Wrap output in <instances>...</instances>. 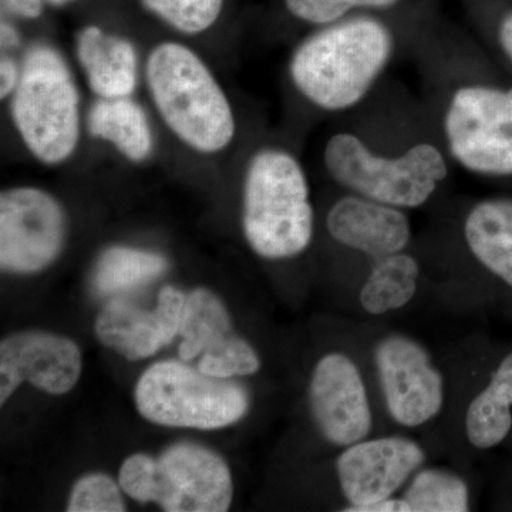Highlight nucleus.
Returning <instances> with one entry per match:
<instances>
[{"label": "nucleus", "mask_w": 512, "mask_h": 512, "mask_svg": "<svg viewBox=\"0 0 512 512\" xmlns=\"http://www.w3.org/2000/svg\"><path fill=\"white\" fill-rule=\"evenodd\" d=\"M261 367L258 353L237 335H231L217 348L202 353L198 369L208 376L231 379V377L251 376Z\"/></svg>", "instance_id": "nucleus-25"}, {"label": "nucleus", "mask_w": 512, "mask_h": 512, "mask_svg": "<svg viewBox=\"0 0 512 512\" xmlns=\"http://www.w3.org/2000/svg\"><path fill=\"white\" fill-rule=\"evenodd\" d=\"M326 225L339 244L376 259L403 252L412 237L409 218L402 208L357 194L335 202Z\"/></svg>", "instance_id": "nucleus-15"}, {"label": "nucleus", "mask_w": 512, "mask_h": 512, "mask_svg": "<svg viewBox=\"0 0 512 512\" xmlns=\"http://www.w3.org/2000/svg\"><path fill=\"white\" fill-rule=\"evenodd\" d=\"M444 130L461 167L481 175H512V89L460 87L448 104Z\"/></svg>", "instance_id": "nucleus-8"}, {"label": "nucleus", "mask_w": 512, "mask_h": 512, "mask_svg": "<svg viewBox=\"0 0 512 512\" xmlns=\"http://www.w3.org/2000/svg\"><path fill=\"white\" fill-rule=\"evenodd\" d=\"M464 237L477 261L512 288V200L477 204L467 215Z\"/></svg>", "instance_id": "nucleus-17"}, {"label": "nucleus", "mask_w": 512, "mask_h": 512, "mask_svg": "<svg viewBox=\"0 0 512 512\" xmlns=\"http://www.w3.org/2000/svg\"><path fill=\"white\" fill-rule=\"evenodd\" d=\"M394 52L392 32L376 19L335 23L302 42L289 73L306 100L319 109H352L365 99Z\"/></svg>", "instance_id": "nucleus-1"}, {"label": "nucleus", "mask_w": 512, "mask_h": 512, "mask_svg": "<svg viewBox=\"0 0 512 512\" xmlns=\"http://www.w3.org/2000/svg\"><path fill=\"white\" fill-rule=\"evenodd\" d=\"M0 43L2 49L12 50L20 45L19 32L10 23L2 22L0 26Z\"/></svg>", "instance_id": "nucleus-32"}, {"label": "nucleus", "mask_w": 512, "mask_h": 512, "mask_svg": "<svg viewBox=\"0 0 512 512\" xmlns=\"http://www.w3.org/2000/svg\"><path fill=\"white\" fill-rule=\"evenodd\" d=\"M419 276L420 265L412 255L397 252L383 256L360 291V305L370 315L397 311L416 295Z\"/></svg>", "instance_id": "nucleus-20"}, {"label": "nucleus", "mask_w": 512, "mask_h": 512, "mask_svg": "<svg viewBox=\"0 0 512 512\" xmlns=\"http://www.w3.org/2000/svg\"><path fill=\"white\" fill-rule=\"evenodd\" d=\"M333 180L362 197L417 208L446 180V158L436 146L419 143L399 157H382L352 133L330 137L323 153Z\"/></svg>", "instance_id": "nucleus-5"}, {"label": "nucleus", "mask_w": 512, "mask_h": 512, "mask_svg": "<svg viewBox=\"0 0 512 512\" xmlns=\"http://www.w3.org/2000/svg\"><path fill=\"white\" fill-rule=\"evenodd\" d=\"M498 39H500V45L512 64V10L501 20Z\"/></svg>", "instance_id": "nucleus-30"}, {"label": "nucleus", "mask_w": 512, "mask_h": 512, "mask_svg": "<svg viewBox=\"0 0 512 512\" xmlns=\"http://www.w3.org/2000/svg\"><path fill=\"white\" fill-rule=\"evenodd\" d=\"M167 271L163 256L143 249L113 247L97 261L93 286L100 295H117L150 284Z\"/></svg>", "instance_id": "nucleus-22"}, {"label": "nucleus", "mask_w": 512, "mask_h": 512, "mask_svg": "<svg viewBox=\"0 0 512 512\" xmlns=\"http://www.w3.org/2000/svg\"><path fill=\"white\" fill-rule=\"evenodd\" d=\"M87 128L93 137L113 144L134 163L147 160L153 151V131L146 111L130 97L97 100L90 109Z\"/></svg>", "instance_id": "nucleus-18"}, {"label": "nucleus", "mask_w": 512, "mask_h": 512, "mask_svg": "<svg viewBox=\"0 0 512 512\" xmlns=\"http://www.w3.org/2000/svg\"><path fill=\"white\" fill-rule=\"evenodd\" d=\"M512 353L495 370L491 382L471 402L467 410L466 430L477 448L498 446L512 426Z\"/></svg>", "instance_id": "nucleus-19"}, {"label": "nucleus", "mask_w": 512, "mask_h": 512, "mask_svg": "<svg viewBox=\"0 0 512 512\" xmlns=\"http://www.w3.org/2000/svg\"><path fill=\"white\" fill-rule=\"evenodd\" d=\"M119 480L138 503H156L167 512H224L232 501L227 463L195 444H177L158 458L134 454L121 466Z\"/></svg>", "instance_id": "nucleus-6"}, {"label": "nucleus", "mask_w": 512, "mask_h": 512, "mask_svg": "<svg viewBox=\"0 0 512 512\" xmlns=\"http://www.w3.org/2000/svg\"><path fill=\"white\" fill-rule=\"evenodd\" d=\"M20 77L18 64L13 62L10 57H2L0 62V97L10 96L16 90Z\"/></svg>", "instance_id": "nucleus-28"}, {"label": "nucleus", "mask_w": 512, "mask_h": 512, "mask_svg": "<svg viewBox=\"0 0 512 512\" xmlns=\"http://www.w3.org/2000/svg\"><path fill=\"white\" fill-rule=\"evenodd\" d=\"M185 301L187 296L173 286L161 289L156 311L121 299L111 301L96 320L97 338L128 360L147 359L180 335Z\"/></svg>", "instance_id": "nucleus-14"}, {"label": "nucleus", "mask_w": 512, "mask_h": 512, "mask_svg": "<svg viewBox=\"0 0 512 512\" xmlns=\"http://www.w3.org/2000/svg\"><path fill=\"white\" fill-rule=\"evenodd\" d=\"M403 498L410 512L468 511L467 484L444 470L420 471Z\"/></svg>", "instance_id": "nucleus-23"}, {"label": "nucleus", "mask_w": 512, "mask_h": 512, "mask_svg": "<svg viewBox=\"0 0 512 512\" xmlns=\"http://www.w3.org/2000/svg\"><path fill=\"white\" fill-rule=\"evenodd\" d=\"M10 111L20 138L40 163L62 164L73 156L80 138L79 92L56 49L36 45L26 53Z\"/></svg>", "instance_id": "nucleus-4"}, {"label": "nucleus", "mask_w": 512, "mask_h": 512, "mask_svg": "<svg viewBox=\"0 0 512 512\" xmlns=\"http://www.w3.org/2000/svg\"><path fill=\"white\" fill-rule=\"evenodd\" d=\"M400 0H285L286 8L296 19L313 25H329L352 9H386Z\"/></svg>", "instance_id": "nucleus-27"}, {"label": "nucleus", "mask_w": 512, "mask_h": 512, "mask_svg": "<svg viewBox=\"0 0 512 512\" xmlns=\"http://www.w3.org/2000/svg\"><path fill=\"white\" fill-rule=\"evenodd\" d=\"M66 237L59 202L39 188L19 187L0 195V266L35 274L55 262Z\"/></svg>", "instance_id": "nucleus-9"}, {"label": "nucleus", "mask_w": 512, "mask_h": 512, "mask_svg": "<svg viewBox=\"0 0 512 512\" xmlns=\"http://www.w3.org/2000/svg\"><path fill=\"white\" fill-rule=\"evenodd\" d=\"M313 417L323 436L349 447L369 436L372 412L365 383L353 360L330 353L319 360L311 382Z\"/></svg>", "instance_id": "nucleus-13"}, {"label": "nucleus", "mask_w": 512, "mask_h": 512, "mask_svg": "<svg viewBox=\"0 0 512 512\" xmlns=\"http://www.w3.org/2000/svg\"><path fill=\"white\" fill-rule=\"evenodd\" d=\"M76 56L99 99L130 97L137 84V53L130 40L87 26L76 35Z\"/></svg>", "instance_id": "nucleus-16"}, {"label": "nucleus", "mask_w": 512, "mask_h": 512, "mask_svg": "<svg viewBox=\"0 0 512 512\" xmlns=\"http://www.w3.org/2000/svg\"><path fill=\"white\" fill-rule=\"evenodd\" d=\"M359 512H410V507L404 501V498L394 500L390 497L379 501V503L369 505V507L362 508Z\"/></svg>", "instance_id": "nucleus-31"}, {"label": "nucleus", "mask_w": 512, "mask_h": 512, "mask_svg": "<svg viewBox=\"0 0 512 512\" xmlns=\"http://www.w3.org/2000/svg\"><path fill=\"white\" fill-rule=\"evenodd\" d=\"M69 512L126 511L119 484L106 474L93 473L80 478L70 494Z\"/></svg>", "instance_id": "nucleus-26"}, {"label": "nucleus", "mask_w": 512, "mask_h": 512, "mask_svg": "<svg viewBox=\"0 0 512 512\" xmlns=\"http://www.w3.org/2000/svg\"><path fill=\"white\" fill-rule=\"evenodd\" d=\"M82 373V353L72 340L55 333L19 332L0 343V404L23 382L50 394H64Z\"/></svg>", "instance_id": "nucleus-12"}, {"label": "nucleus", "mask_w": 512, "mask_h": 512, "mask_svg": "<svg viewBox=\"0 0 512 512\" xmlns=\"http://www.w3.org/2000/svg\"><path fill=\"white\" fill-rule=\"evenodd\" d=\"M375 357L387 409L397 423L419 427L440 413L443 377L423 346L392 335L377 345Z\"/></svg>", "instance_id": "nucleus-10"}, {"label": "nucleus", "mask_w": 512, "mask_h": 512, "mask_svg": "<svg viewBox=\"0 0 512 512\" xmlns=\"http://www.w3.org/2000/svg\"><path fill=\"white\" fill-rule=\"evenodd\" d=\"M134 396L144 419L188 429L227 427L241 420L249 407L244 387L173 360L148 367Z\"/></svg>", "instance_id": "nucleus-7"}, {"label": "nucleus", "mask_w": 512, "mask_h": 512, "mask_svg": "<svg viewBox=\"0 0 512 512\" xmlns=\"http://www.w3.org/2000/svg\"><path fill=\"white\" fill-rule=\"evenodd\" d=\"M146 79L161 119L192 150L220 153L234 140L237 126L227 94L190 47L174 42L154 47Z\"/></svg>", "instance_id": "nucleus-2"}, {"label": "nucleus", "mask_w": 512, "mask_h": 512, "mask_svg": "<svg viewBox=\"0 0 512 512\" xmlns=\"http://www.w3.org/2000/svg\"><path fill=\"white\" fill-rule=\"evenodd\" d=\"M180 357L192 360L217 348L232 333L231 318L220 299L207 289H195L185 301L181 320Z\"/></svg>", "instance_id": "nucleus-21"}, {"label": "nucleus", "mask_w": 512, "mask_h": 512, "mask_svg": "<svg viewBox=\"0 0 512 512\" xmlns=\"http://www.w3.org/2000/svg\"><path fill=\"white\" fill-rule=\"evenodd\" d=\"M151 13L185 35L205 32L220 18L224 0H141Z\"/></svg>", "instance_id": "nucleus-24"}, {"label": "nucleus", "mask_w": 512, "mask_h": 512, "mask_svg": "<svg viewBox=\"0 0 512 512\" xmlns=\"http://www.w3.org/2000/svg\"><path fill=\"white\" fill-rule=\"evenodd\" d=\"M43 2L49 3V5L53 6H63L67 5V3L73 2V0H43Z\"/></svg>", "instance_id": "nucleus-33"}, {"label": "nucleus", "mask_w": 512, "mask_h": 512, "mask_svg": "<svg viewBox=\"0 0 512 512\" xmlns=\"http://www.w3.org/2000/svg\"><path fill=\"white\" fill-rule=\"evenodd\" d=\"M3 6L23 19H37L43 12V0H2Z\"/></svg>", "instance_id": "nucleus-29"}, {"label": "nucleus", "mask_w": 512, "mask_h": 512, "mask_svg": "<svg viewBox=\"0 0 512 512\" xmlns=\"http://www.w3.org/2000/svg\"><path fill=\"white\" fill-rule=\"evenodd\" d=\"M242 225L249 247L266 259L302 254L313 237L305 171L292 154L265 148L249 161Z\"/></svg>", "instance_id": "nucleus-3"}, {"label": "nucleus", "mask_w": 512, "mask_h": 512, "mask_svg": "<svg viewBox=\"0 0 512 512\" xmlns=\"http://www.w3.org/2000/svg\"><path fill=\"white\" fill-rule=\"evenodd\" d=\"M424 451L404 437H382L352 444L340 454L336 470L340 487L350 505L359 512L393 494L423 464Z\"/></svg>", "instance_id": "nucleus-11"}]
</instances>
